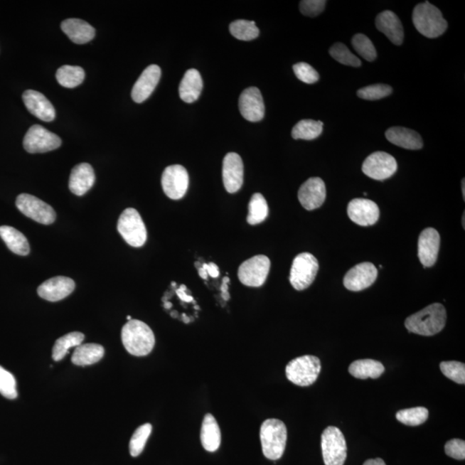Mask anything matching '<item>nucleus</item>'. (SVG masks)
Masks as SVG:
<instances>
[{
    "label": "nucleus",
    "mask_w": 465,
    "mask_h": 465,
    "mask_svg": "<svg viewBox=\"0 0 465 465\" xmlns=\"http://www.w3.org/2000/svg\"><path fill=\"white\" fill-rule=\"evenodd\" d=\"M447 317V310L442 304H432L407 317L405 327L410 333L432 336L442 331L446 326Z\"/></svg>",
    "instance_id": "1"
},
{
    "label": "nucleus",
    "mask_w": 465,
    "mask_h": 465,
    "mask_svg": "<svg viewBox=\"0 0 465 465\" xmlns=\"http://www.w3.org/2000/svg\"><path fill=\"white\" fill-rule=\"evenodd\" d=\"M122 341L127 352L134 356H146L154 348L152 329L144 321H129L122 329Z\"/></svg>",
    "instance_id": "2"
},
{
    "label": "nucleus",
    "mask_w": 465,
    "mask_h": 465,
    "mask_svg": "<svg viewBox=\"0 0 465 465\" xmlns=\"http://www.w3.org/2000/svg\"><path fill=\"white\" fill-rule=\"evenodd\" d=\"M260 442L263 454L276 461L282 458L287 442V428L277 419H266L260 427Z\"/></svg>",
    "instance_id": "3"
},
{
    "label": "nucleus",
    "mask_w": 465,
    "mask_h": 465,
    "mask_svg": "<svg viewBox=\"0 0 465 465\" xmlns=\"http://www.w3.org/2000/svg\"><path fill=\"white\" fill-rule=\"evenodd\" d=\"M413 23L416 30L427 38H438L444 33L448 27L442 11L427 1L415 7Z\"/></svg>",
    "instance_id": "4"
},
{
    "label": "nucleus",
    "mask_w": 465,
    "mask_h": 465,
    "mask_svg": "<svg viewBox=\"0 0 465 465\" xmlns=\"http://www.w3.org/2000/svg\"><path fill=\"white\" fill-rule=\"evenodd\" d=\"M321 370L319 358L312 355H305L289 362L285 373L288 380L294 385L307 387L312 385L317 380Z\"/></svg>",
    "instance_id": "5"
},
{
    "label": "nucleus",
    "mask_w": 465,
    "mask_h": 465,
    "mask_svg": "<svg viewBox=\"0 0 465 465\" xmlns=\"http://www.w3.org/2000/svg\"><path fill=\"white\" fill-rule=\"evenodd\" d=\"M117 230L129 246L141 247L146 242L148 234L141 216L137 210L129 208L120 215Z\"/></svg>",
    "instance_id": "6"
},
{
    "label": "nucleus",
    "mask_w": 465,
    "mask_h": 465,
    "mask_svg": "<svg viewBox=\"0 0 465 465\" xmlns=\"http://www.w3.org/2000/svg\"><path fill=\"white\" fill-rule=\"evenodd\" d=\"M321 450L326 465H344L348 447L344 435L338 427L330 426L322 432Z\"/></svg>",
    "instance_id": "7"
},
{
    "label": "nucleus",
    "mask_w": 465,
    "mask_h": 465,
    "mask_svg": "<svg viewBox=\"0 0 465 465\" xmlns=\"http://www.w3.org/2000/svg\"><path fill=\"white\" fill-rule=\"evenodd\" d=\"M318 270L319 263L316 257L309 252H301L293 260L289 282L296 291H304L312 284Z\"/></svg>",
    "instance_id": "8"
},
{
    "label": "nucleus",
    "mask_w": 465,
    "mask_h": 465,
    "mask_svg": "<svg viewBox=\"0 0 465 465\" xmlns=\"http://www.w3.org/2000/svg\"><path fill=\"white\" fill-rule=\"evenodd\" d=\"M271 261L264 255H257L240 264L238 277L244 285L250 287H260L266 282Z\"/></svg>",
    "instance_id": "9"
},
{
    "label": "nucleus",
    "mask_w": 465,
    "mask_h": 465,
    "mask_svg": "<svg viewBox=\"0 0 465 465\" xmlns=\"http://www.w3.org/2000/svg\"><path fill=\"white\" fill-rule=\"evenodd\" d=\"M16 206L27 218L44 225H50L55 221L56 214L47 203L30 194H20Z\"/></svg>",
    "instance_id": "10"
},
{
    "label": "nucleus",
    "mask_w": 465,
    "mask_h": 465,
    "mask_svg": "<svg viewBox=\"0 0 465 465\" xmlns=\"http://www.w3.org/2000/svg\"><path fill=\"white\" fill-rule=\"evenodd\" d=\"M60 145L61 139L41 125L32 126L23 138V148L31 154L50 152Z\"/></svg>",
    "instance_id": "11"
},
{
    "label": "nucleus",
    "mask_w": 465,
    "mask_h": 465,
    "mask_svg": "<svg viewBox=\"0 0 465 465\" xmlns=\"http://www.w3.org/2000/svg\"><path fill=\"white\" fill-rule=\"evenodd\" d=\"M161 185L165 194L171 199H181L189 187V174L181 165L167 166L163 172Z\"/></svg>",
    "instance_id": "12"
},
{
    "label": "nucleus",
    "mask_w": 465,
    "mask_h": 465,
    "mask_svg": "<svg viewBox=\"0 0 465 465\" xmlns=\"http://www.w3.org/2000/svg\"><path fill=\"white\" fill-rule=\"evenodd\" d=\"M397 170L395 159L385 152L371 154L365 159L362 166L363 173L376 181H385L392 177Z\"/></svg>",
    "instance_id": "13"
},
{
    "label": "nucleus",
    "mask_w": 465,
    "mask_h": 465,
    "mask_svg": "<svg viewBox=\"0 0 465 465\" xmlns=\"http://www.w3.org/2000/svg\"><path fill=\"white\" fill-rule=\"evenodd\" d=\"M223 179L228 193H235L242 188L244 181V166L242 158L236 153H228L224 157Z\"/></svg>",
    "instance_id": "14"
},
{
    "label": "nucleus",
    "mask_w": 465,
    "mask_h": 465,
    "mask_svg": "<svg viewBox=\"0 0 465 465\" xmlns=\"http://www.w3.org/2000/svg\"><path fill=\"white\" fill-rule=\"evenodd\" d=\"M240 114L247 121L256 122L264 117V104L262 95L257 87L244 90L239 99Z\"/></svg>",
    "instance_id": "15"
},
{
    "label": "nucleus",
    "mask_w": 465,
    "mask_h": 465,
    "mask_svg": "<svg viewBox=\"0 0 465 465\" xmlns=\"http://www.w3.org/2000/svg\"><path fill=\"white\" fill-rule=\"evenodd\" d=\"M349 218L358 225L370 226L378 221L379 208L376 203L365 198H355L348 207Z\"/></svg>",
    "instance_id": "16"
},
{
    "label": "nucleus",
    "mask_w": 465,
    "mask_h": 465,
    "mask_svg": "<svg viewBox=\"0 0 465 465\" xmlns=\"http://www.w3.org/2000/svg\"><path fill=\"white\" fill-rule=\"evenodd\" d=\"M378 277V269L371 263L357 264L346 273L344 277L345 287L349 291L360 292L374 284Z\"/></svg>",
    "instance_id": "17"
},
{
    "label": "nucleus",
    "mask_w": 465,
    "mask_h": 465,
    "mask_svg": "<svg viewBox=\"0 0 465 465\" xmlns=\"http://www.w3.org/2000/svg\"><path fill=\"white\" fill-rule=\"evenodd\" d=\"M299 199L301 206L307 210L318 209L325 202L326 186L320 178H310L300 187Z\"/></svg>",
    "instance_id": "18"
},
{
    "label": "nucleus",
    "mask_w": 465,
    "mask_h": 465,
    "mask_svg": "<svg viewBox=\"0 0 465 465\" xmlns=\"http://www.w3.org/2000/svg\"><path fill=\"white\" fill-rule=\"evenodd\" d=\"M75 281L67 277H55L45 281L38 289L40 297L48 301H58L66 299L75 291Z\"/></svg>",
    "instance_id": "19"
},
{
    "label": "nucleus",
    "mask_w": 465,
    "mask_h": 465,
    "mask_svg": "<svg viewBox=\"0 0 465 465\" xmlns=\"http://www.w3.org/2000/svg\"><path fill=\"white\" fill-rule=\"evenodd\" d=\"M440 246V236L434 228H428L419 235L418 256L424 267H431L437 261Z\"/></svg>",
    "instance_id": "20"
},
{
    "label": "nucleus",
    "mask_w": 465,
    "mask_h": 465,
    "mask_svg": "<svg viewBox=\"0 0 465 465\" xmlns=\"http://www.w3.org/2000/svg\"><path fill=\"white\" fill-rule=\"evenodd\" d=\"M161 77V70L157 65H150L142 72L134 85L132 97L136 103L141 104L148 100L156 88Z\"/></svg>",
    "instance_id": "21"
},
{
    "label": "nucleus",
    "mask_w": 465,
    "mask_h": 465,
    "mask_svg": "<svg viewBox=\"0 0 465 465\" xmlns=\"http://www.w3.org/2000/svg\"><path fill=\"white\" fill-rule=\"evenodd\" d=\"M23 100L32 115L44 122H52L55 118V109L50 101L43 93L28 90L23 92Z\"/></svg>",
    "instance_id": "22"
},
{
    "label": "nucleus",
    "mask_w": 465,
    "mask_h": 465,
    "mask_svg": "<svg viewBox=\"0 0 465 465\" xmlns=\"http://www.w3.org/2000/svg\"><path fill=\"white\" fill-rule=\"evenodd\" d=\"M95 183V173L88 163H81L73 167L69 178V190L76 196H83Z\"/></svg>",
    "instance_id": "23"
},
{
    "label": "nucleus",
    "mask_w": 465,
    "mask_h": 465,
    "mask_svg": "<svg viewBox=\"0 0 465 465\" xmlns=\"http://www.w3.org/2000/svg\"><path fill=\"white\" fill-rule=\"evenodd\" d=\"M376 26L379 31L385 34L391 43L402 45L405 39V31L397 15L391 11H385L378 15Z\"/></svg>",
    "instance_id": "24"
},
{
    "label": "nucleus",
    "mask_w": 465,
    "mask_h": 465,
    "mask_svg": "<svg viewBox=\"0 0 465 465\" xmlns=\"http://www.w3.org/2000/svg\"><path fill=\"white\" fill-rule=\"evenodd\" d=\"M61 30L73 43L85 44L95 38V28L91 24L78 18H68L61 23Z\"/></svg>",
    "instance_id": "25"
},
{
    "label": "nucleus",
    "mask_w": 465,
    "mask_h": 465,
    "mask_svg": "<svg viewBox=\"0 0 465 465\" xmlns=\"http://www.w3.org/2000/svg\"><path fill=\"white\" fill-rule=\"evenodd\" d=\"M387 140L400 148L409 150L422 149L423 141L421 134L407 128L392 127L385 133Z\"/></svg>",
    "instance_id": "26"
},
{
    "label": "nucleus",
    "mask_w": 465,
    "mask_h": 465,
    "mask_svg": "<svg viewBox=\"0 0 465 465\" xmlns=\"http://www.w3.org/2000/svg\"><path fill=\"white\" fill-rule=\"evenodd\" d=\"M203 82L201 75L196 69H189L179 85V96L186 103H193L201 95Z\"/></svg>",
    "instance_id": "27"
},
{
    "label": "nucleus",
    "mask_w": 465,
    "mask_h": 465,
    "mask_svg": "<svg viewBox=\"0 0 465 465\" xmlns=\"http://www.w3.org/2000/svg\"><path fill=\"white\" fill-rule=\"evenodd\" d=\"M200 438L203 447L207 451L214 452L221 446V430L215 418L211 414H207L203 418Z\"/></svg>",
    "instance_id": "28"
},
{
    "label": "nucleus",
    "mask_w": 465,
    "mask_h": 465,
    "mask_svg": "<svg viewBox=\"0 0 465 465\" xmlns=\"http://www.w3.org/2000/svg\"><path fill=\"white\" fill-rule=\"evenodd\" d=\"M0 237L14 254L26 256L30 254V244L21 232L10 226L0 227Z\"/></svg>",
    "instance_id": "29"
},
{
    "label": "nucleus",
    "mask_w": 465,
    "mask_h": 465,
    "mask_svg": "<svg viewBox=\"0 0 465 465\" xmlns=\"http://www.w3.org/2000/svg\"><path fill=\"white\" fill-rule=\"evenodd\" d=\"M105 355V348L99 344H81L75 350L72 362L75 365L85 366L96 364Z\"/></svg>",
    "instance_id": "30"
},
{
    "label": "nucleus",
    "mask_w": 465,
    "mask_h": 465,
    "mask_svg": "<svg viewBox=\"0 0 465 465\" xmlns=\"http://www.w3.org/2000/svg\"><path fill=\"white\" fill-rule=\"evenodd\" d=\"M385 370L382 363L373 360H356L349 366V373L358 379H376L380 377Z\"/></svg>",
    "instance_id": "31"
},
{
    "label": "nucleus",
    "mask_w": 465,
    "mask_h": 465,
    "mask_svg": "<svg viewBox=\"0 0 465 465\" xmlns=\"http://www.w3.org/2000/svg\"><path fill=\"white\" fill-rule=\"evenodd\" d=\"M84 340V334L80 332H73L60 337L55 341L54 348H53V360L55 361L63 360L69 350L80 346Z\"/></svg>",
    "instance_id": "32"
},
{
    "label": "nucleus",
    "mask_w": 465,
    "mask_h": 465,
    "mask_svg": "<svg viewBox=\"0 0 465 465\" xmlns=\"http://www.w3.org/2000/svg\"><path fill=\"white\" fill-rule=\"evenodd\" d=\"M324 122L311 119L301 120L294 126L292 136L295 140L311 141L319 137L324 130Z\"/></svg>",
    "instance_id": "33"
},
{
    "label": "nucleus",
    "mask_w": 465,
    "mask_h": 465,
    "mask_svg": "<svg viewBox=\"0 0 465 465\" xmlns=\"http://www.w3.org/2000/svg\"><path fill=\"white\" fill-rule=\"evenodd\" d=\"M85 71L82 68L64 65L56 72V80L61 87L75 88L82 84L85 80Z\"/></svg>",
    "instance_id": "34"
},
{
    "label": "nucleus",
    "mask_w": 465,
    "mask_h": 465,
    "mask_svg": "<svg viewBox=\"0 0 465 465\" xmlns=\"http://www.w3.org/2000/svg\"><path fill=\"white\" fill-rule=\"evenodd\" d=\"M268 213V205L264 196L260 193L252 195L248 205L247 223L250 225L263 223L267 218Z\"/></svg>",
    "instance_id": "35"
},
{
    "label": "nucleus",
    "mask_w": 465,
    "mask_h": 465,
    "mask_svg": "<svg viewBox=\"0 0 465 465\" xmlns=\"http://www.w3.org/2000/svg\"><path fill=\"white\" fill-rule=\"evenodd\" d=\"M230 31L234 38L240 41H252L260 35V30L255 22L244 19L232 22L230 26Z\"/></svg>",
    "instance_id": "36"
},
{
    "label": "nucleus",
    "mask_w": 465,
    "mask_h": 465,
    "mask_svg": "<svg viewBox=\"0 0 465 465\" xmlns=\"http://www.w3.org/2000/svg\"><path fill=\"white\" fill-rule=\"evenodd\" d=\"M429 412L424 407H412L397 412L395 417L398 422L407 426L416 427L427 422Z\"/></svg>",
    "instance_id": "37"
},
{
    "label": "nucleus",
    "mask_w": 465,
    "mask_h": 465,
    "mask_svg": "<svg viewBox=\"0 0 465 465\" xmlns=\"http://www.w3.org/2000/svg\"><path fill=\"white\" fill-rule=\"evenodd\" d=\"M152 432V425L149 423L139 427L134 432L129 442V452L132 456H138L144 450L146 442Z\"/></svg>",
    "instance_id": "38"
},
{
    "label": "nucleus",
    "mask_w": 465,
    "mask_h": 465,
    "mask_svg": "<svg viewBox=\"0 0 465 465\" xmlns=\"http://www.w3.org/2000/svg\"><path fill=\"white\" fill-rule=\"evenodd\" d=\"M329 54L333 58L346 66L358 68L361 66V60L349 50L345 44L337 43L330 48Z\"/></svg>",
    "instance_id": "39"
},
{
    "label": "nucleus",
    "mask_w": 465,
    "mask_h": 465,
    "mask_svg": "<svg viewBox=\"0 0 465 465\" xmlns=\"http://www.w3.org/2000/svg\"><path fill=\"white\" fill-rule=\"evenodd\" d=\"M352 44L355 51L362 58L368 61H373L377 58V50L371 41L363 34L355 35L352 39Z\"/></svg>",
    "instance_id": "40"
},
{
    "label": "nucleus",
    "mask_w": 465,
    "mask_h": 465,
    "mask_svg": "<svg viewBox=\"0 0 465 465\" xmlns=\"http://www.w3.org/2000/svg\"><path fill=\"white\" fill-rule=\"evenodd\" d=\"M392 92L393 89L390 85L377 84L368 85V87L358 90L357 95L362 100H379L390 96Z\"/></svg>",
    "instance_id": "41"
},
{
    "label": "nucleus",
    "mask_w": 465,
    "mask_h": 465,
    "mask_svg": "<svg viewBox=\"0 0 465 465\" xmlns=\"http://www.w3.org/2000/svg\"><path fill=\"white\" fill-rule=\"evenodd\" d=\"M439 367L444 376L459 385H464L465 365L464 363L446 361L440 363Z\"/></svg>",
    "instance_id": "42"
},
{
    "label": "nucleus",
    "mask_w": 465,
    "mask_h": 465,
    "mask_svg": "<svg viewBox=\"0 0 465 465\" xmlns=\"http://www.w3.org/2000/svg\"><path fill=\"white\" fill-rule=\"evenodd\" d=\"M0 394L8 399L18 397L17 382L9 371L0 366Z\"/></svg>",
    "instance_id": "43"
},
{
    "label": "nucleus",
    "mask_w": 465,
    "mask_h": 465,
    "mask_svg": "<svg viewBox=\"0 0 465 465\" xmlns=\"http://www.w3.org/2000/svg\"><path fill=\"white\" fill-rule=\"evenodd\" d=\"M293 70L297 79L306 84H314L319 80V73L308 63H300L294 65Z\"/></svg>",
    "instance_id": "44"
},
{
    "label": "nucleus",
    "mask_w": 465,
    "mask_h": 465,
    "mask_svg": "<svg viewBox=\"0 0 465 465\" xmlns=\"http://www.w3.org/2000/svg\"><path fill=\"white\" fill-rule=\"evenodd\" d=\"M326 3L325 0H304L300 2V11L307 17H316L324 11Z\"/></svg>",
    "instance_id": "45"
},
{
    "label": "nucleus",
    "mask_w": 465,
    "mask_h": 465,
    "mask_svg": "<svg viewBox=\"0 0 465 465\" xmlns=\"http://www.w3.org/2000/svg\"><path fill=\"white\" fill-rule=\"evenodd\" d=\"M447 456L456 460L465 459V442L462 439H454L449 440L444 446Z\"/></svg>",
    "instance_id": "46"
},
{
    "label": "nucleus",
    "mask_w": 465,
    "mask_h": 465,
    "mask_svg": "<svg viewBox=\"0 0 465 465\" xmlns=\"http://www.w3.org/2000/svg\"><path fill=\"white\" fill-rule=\"evenodd\" d=\"M203 268L207 272L208 275L214 277V279L220 275L218 267L215 263L203 264Z\"/></svg>",
    "instance_id": "47"
},
{
    "label": "nucleus",
    "mask_w": 465,
    "mask_h": 465,
    "mask_svg": "<svg viewBox=\"0 0 465 465\" xmlns=\"http://www.w3.org/2000/svg\"><path fill=\"white\" fill-rule=\"evenodd\" d=\"M230 277H224L223 282L221 287L222 296L223 299L225 301L230 299V293H228V284L230 283Z\"/></svg>",
    "instance_id": "48"
},
{
    "label": "nucleus",
    "mask_w": 465,
    "mask_h": 465,
    "mask_svg": "<svg viewBox=\"0 0 465 465\" xmlns=\"http://www.w3.org/2000/svg\"><path fill=\"white\" fill-rule=\"evenodd\" d=\"M177 295L183 301H186V303H191V301H193V297L187 295L186 293V291H183L181 288L178 289L177 291Z\"/></svg>",
    "instance_id": "49"
},
{
    "label": "nucleus",
    "mask_w": 465,
    "mask_h": 465,
    "mask_svg": "<svg viewBox=\"0 0 465 465\" xmlns=\"http://www.w3.org/2000/svg\"><path fill=\"white\" fill-rule=\"evenodd\" d=\"M363 465H386V464L382 459H375L366 460Z\"/></svg>",
    "instance_id": "50"
},
{
    "label": "nucleus",
    "mask_w": 465,
    "mask_h": 465,
    "mask_svg": "<svg viewBox=\"0 0 465 465\" xmlns=\"http://www.w3.org/2000/svg\"><path fill=\"white\" fill-rule=\"evenodd\" d=\"M199 276L202 277L203 279H207L208 273L203 267L199 269Z\"/></svg>",
    "instance_id": "51"
},
{
    "label": "nucleus",
    "mask_w": 465,
    "mask_h": 465,
    "mask_svg": "<svg viewBox=\"0 0 465 465\" xmlns=\"http://www.w3.org/2000/svg\"><path fill=\"white\" fill-rule=\"evenodd\" d=\"M165 307H166V309H170L171 307H172V304H171V303H166V304H165Z\"/></svg>",
    "instance_id": "52"
},
{
    "label": "nucleus",
    "mask_w": 465,
    "mask_h": 465,
    "mask_svg": "<svg viewBox=\"0 0 465 465\" xmlns=\"http://www.w3.org/2000/svg\"><path fill=\"white\" fill-rule=\"evenodd\" d=\"M464 186H465V183H464V179H463L462 187H463V196H464H464H465Z\"/></svg>",
    "instance_id": "53"
},
{
    "label": "nucleus",
    "mask_w": 465,
    "mask_h": 465,
    "mask_svg": "<svg viewBox=\"0 0 465 465\" xmlns=\"http://www.w3.org/2000/svg\"><path fill=\"white\" fill-rule=\"evenodd\" d=\"M127 320H128V321H132V316H127Z\"/></svg>",
    "instance_id": "54"
}]
</instances>
